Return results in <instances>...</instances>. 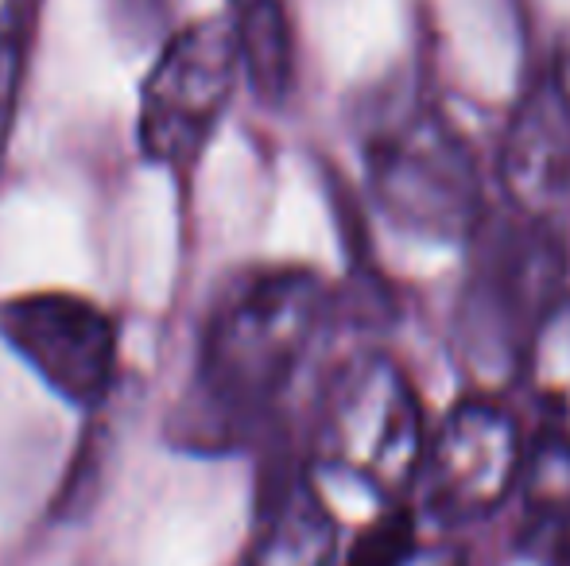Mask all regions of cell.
I'll list each match as a JSON object with an SVG mask.
<instances>
[{
    "label": "cell",
    "instance_id": "cell-1",
    "mask_svg": "<svg viewBox=\"0 0 570 566\" xmlns=\"http://www.w3.org/2000/svg\"><path fill=\"white\" fill-rule=\"evenodd\" d=\"M331 291L311 268H261L210 310L198 369L175 411V443L233 450L284 400L326 322Z\"/></svg>",
    "mask_w": 570,
    "mask_h": 566
},
{
    "label": "cell",
    "instance_id": "cell-2",
    "mask_svg": "<svg viewBox=\"0 0 570 566\" xmlns=\"http://www.w3.org/2000/svg\"><path fill=\"white\" fill-rule=\"evenodd\" d=\"M473 265L462 291V349L473 373L509 380L532 361L548 318L563 302L567 252L551 221L512 210V218H485L470 237Z\"/></svg>",
    "mask_w": 570,
    "mask_h": 566
},
{
    "label": "cell",
    "instance_id": "cell-3",
    "mask_svg": "<svg viewBox=\"0 0 570 566\" xmlns=\"http://www.w3.org/2000/svg\"><path fill=\"white\" fill-rule=\"evenodd\" d=\"M365 175L376 206L407 234L470 241L489 218L470 143L451 117L423 101L373 125L365 140Z\"/></svg>",
    "mask_w": 570,
    "mask_h": 566
},
{
    "label": "cell",
    "instance_id": "cell-4",
    "mask_svg": "<svg viewBox=\"0 0 570 566\" xmlns=\"http://www.w3.org/2000/svg\"><path fill=\"white\" fill-rule=\"evenodd\" d=\"M423 454V411L407 373L389 354L345 361L318 400V466L353 477L381 497H400L420 477Z\"/></svg>",
    "mask_w": 570,
    "mask_h": 566
},
{
    "label": "cell",
    "instance_id": "cell-5",
    "mask_svg": "<svg viewBox=\"0 0 570 566\" xmlns=\"http://www.w3.org/2000/svg\"><path fill=\"white\" fill-rule=\"evenodd\" d=\"M240 78L229 20H198L167 39L140 90V151L159 167H190L226 117Z\"/></svg>",
    "mask_w": 570,
    "mask_h": 566
},
{
    "label": "cell",
    "instance_id": "cell-6",
    "mask_svg": "<svg viewBox=\"0 0 570 566\" xmlns=\"http://www.w3.org/2000/svg\"><path fill=\"white\" fill-rule=\"evenodd\" d=\"M0 338L51 393L82 411L109 400L120 369V334L86 295L31 291L0 302Z\"/></svg>",
    "mask_w": 570,
    "mask_h": 566
},
{
    "label": "cell",
    "instance_id": "cell-7",
    "mask_svg": "<svg viewBox=\"0 0 570 566\" xmlns=\"http://www.w3.org/2000/svg\"><path fill=\"white\" fill-rule=\"evenodd\" d=\"M524 466L528 443L517 419L489 396H470L431 435L420 466L423 497L446 524L481 520L524 481Z\"/></svg>",
    "mask_w": 570,
    "mask_h": 566
},
{
    "label": "cell",
    "instance_id": "cell-8",
    "mask_svg": "<svg viewBox=\"0 0 570 566\" xmlns=\"http://www.w3.org/2000/svg\"><path fill=\"white\" fill-rule=\"evenodd\" d=\"M501 182L512 210L535 221L570 202V101L551 67L528 78L504 121Z\"/></svg>",
    "mask_w": 570,
    "mask_h": 566
},
{
    "label": "cell",
    "instance_id": "cell-9",
    "mask_svg": "<svg viewBox=\"0 0 570 566\" xmlns=\"http://www.w3.org/2000/svg\"><path fill=\"white\" fill-rule=\"evenodd\" d=\"M338 524L307 474H279L261 500L248 566H334Z\"/></svg>",
    "mask_w": 570,
    "mask_h": 566
},
{
    "label": "cell",
    "instance_id": "cell-10",
    "mask_svg": "<svg viewBox=\"0 0 570 566\" xmlns=\"http://www.w3.org/2000/svg\"><path fill=\"white\" fill-rule=\"evenodd\" d=\"M240 78L264 106H279L295 86V36L284 0H226Z\"/></svg>",
    "mask_w": 570,
    "mask_h": 566
},
{
    "label": "cell",
    "instance_id": "cell-11",
    "mask_svg": "<svg viewBox=\"0 0 570 566\" xmlns=\"http://www.w3.org/2000/svg\"><path fill=\"white\" fill-rule=\"evenodd\" d=\"M524 493H528V513L570 516V430L548 427L528 446Z\"/></svg>",
    "mask_w": 570,
    "mask_h": 566
},
{
    "label": "cell",
    "instance_id": "cell-12",
    "mask_svg": "<svg viewBox=\"0 0 570 566\" xmlns=\"http://www.w3.org/2000/svg\"><path fill=\"white\" fill-rule=\"evenodd\" d=\"M23 62H28V16H23V8L8 4L0 8V156H4L8 132H12Z\"/></svg>",
    "mask_w": 570,
    "mask_h": 566
},
{
    "label": "cell",
    "instance_id": "cell-13",
    "mask_svg": "<svg viewBox=\"0 0 570 566\" xmlns=\"http://www.w3.org/2000/svg\"><path fill=\"white\" fill-rule=\"evenodd\" d=\"M412 547H415V524H412V516L396 505L353 544L345 566H400V559H404Z\"/></svg>",
    "mask_w": 570,
    "mask_h": 566
},
{
    "label": "cell",
    "instance_id": "cell-14",
    "mask_svg": "<svg viewBox=\"0 0 570 566\" xmlns=\"http://www.w3.org/2000/svg\"><path fill=\"white\" fill-rule=\"evenodd\" d=\"M520 547L535 566H570V516L567 513H528Z\"/></svg>",
    "mask_w": 570,
    "mask_h": 566
},
{
    "label": "cell",
    "instance_id": "cell-15",
    "mask_svg": "<svg viewBox=\"0 0 570 566\" xmlns=\"http://www.w3.org/2000/svg\"><path fill=\"white\" fill-rule=\"evenodd\" d=\"M400 566H465V555L458 547H420L415 544L412 552L400 559Z\"/></svg>",
    "mask_w": 570,
    "mask_h": 566
},
{
    "label": "cell",
    "instance_id": "cell-16",
    "mask_svg": "<svg viewBox=\"0 0 570 566\" xmlns=\"http://www.w3.org/2000/svg\"><path fill=\"white\" fill-rule=\"evenodd\" d=\"M551 70H556V78H559V86H563V93H567V101H570V36L559 43V54H556V62H551Z\"/></svg>",
    "mask_w": 570,
    "mask_h": 566
}]
</instances>
